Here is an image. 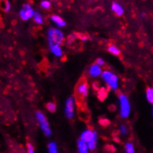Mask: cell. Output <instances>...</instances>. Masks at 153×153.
Instances as JSON below:
<instances>
[{"label": "cell", "instance_id": "cell-17", "mask_svg": "<svg viewBox=\"0 0 153 153\" xmlns=\"http://www.w3.org/2000/svg\"><path fill=\"white\" fill-rule=\"evenodd\" d=\"M108 51H109V52L111 53V54H114V55H119L120 54V50L117 48V47H115L114 46H110L109 48H108Z\"/></svg>", "mask_w": 153, "mask_h": 153}, {"label": "cell", "instance_id": "cell-18", "mask_svg": "<svg viewBox=\"0 0 153 153\" xmlns=\"http://www.w3.org/2000/svg\"><path fill=\"white\" fill-rule=\"evenodd\" d=\"M34 21L36 22L38 24H42L43 23V20H42V17L41 16V14L38 12H35L34 16Z\"/></svg>", "mask_w": 153, "mask_h": 153}, {"label": "cell", "instance_id": "cell-12", "mask_svg": "<svg viewBox=\"0 0 153 153\" xmlns=\"http://www.w3.org/2000/svg\"><path fill=\"white\" fill-rule=\"evenodd\" d=\"M112 10L118 16H121V15L124 13V9H123L122 7L119 5L117 2H114V3L112 5Z\"/></svg>", "mask_w": 153, "mask_h": 153}, {"label": "cell", "instance_id": "cell-4", "mask_svg": "<svg viewBox=\"0 0 153 153\" xmlns=\"http://www.w3.org/2000/svg\"><path fill=\"white\" fill-rule=\"evenodd\" d=\"M120 99V106H121V115L122 117H127L130 114V104L129 101L125 95L121 94L119 96Z\"/></svg>", "mask_w": 153, "mask_h": 153}, {"label": "cell", "instance_id": "cell-6", "mask_svg": "<svg viewBox=\"0 0 153 153\" xmlns=\"http://www.w3.org/2000/svg\"><path fill=\"white\" fill-rule=\"evenodd\" d=\"M74 99L73 97H71L67 100L65 103V112L67 117L72 118L74 116Z\"/></svg>", "mask_w": 153, "mask_h": 153}, {"label": "cell", "instance_id": "cell-3", "mask_svg": "<svg viewBox=\"0 0 153 153\" xmlns=\"http://www.w3.org/2000/svg\"><path fill=\"white\" fill-rule=\"evenodd\" d=\"M36 117L43 133L46 135V136L49 137L51 135V130L48 122L46 117H45L44 114H42L41 112H37L36 113Z\"/></svg>", "mask_w": 153, "mask_h": 153}, {"label": "cell", "instance_id": "cell-26", "mask_svg": "<svg viewBox=\"0 0 153 153\" xmlns=\"http://www.w3.org/2000/svg\"><path fill=\"white\" fill-rule=\"evenodd\" d=\"M152 115H153V106H152Z\"/></svg>", "mask_w": 153, "mask_h": 153}, {"label": "cell", "instance_id": "cell-10", "mask_svg": "<svg viewBox=\"0 0 153 153\" xmlns=\"http://www.w3.org/2000/svg\"><path fill=\"white\" fill-rule=\"evenodd\" d=\"M50 19L54 23H55L58 27H61V28H62V27L65 26V25H66L65 22L61 18L60 16H57V15H53V16H51Z\"/></svg>", "mask_w": 153, "mask_h": 153}, {"label": "cell", "instance_id": "cell-9", "mask_svg": "<svg viewBox=\"0 0 153 153\" xmlns=\"http://www.w3.org/2000/svg\"><path fill=\"white\" fill-rule=\"evenodd\" d=\"M77 92L80 94L83 98H86L88 95V84L86 83H82L79 85L78 88H77Z\"/></svg>", "mask_w": 153, "mask_h": 153}, {"label": "cell", "instance_id": "cell-21", "mask_svg": "<svg viewBox=\"0 0 153 153\" xmlns=\"http://www.w3.org/2000/svg\"><path fill=\"white\" fill-rule=\"evenodd\" d=\"M40 5L41 7L44 9H49L51 8V3L48 1H42Z\"/></svg>", "mask_w": 153, "mask_h": 153}, {"label": "cell", "instance_id": "cell-14", "mask_svg": "<svg viewBox=\"0 0 153 153\" xmlns=\"http://www.w3.org/2000/svg\"><path fill=\"white\" fill-rule=\"evenodd\" d=\"M97 138H98V135H97V134H96L95 137L93 138L92 140L87 143V145H88V149H90V150L95 149V148H96V147H97Z\"/></svg>", "mask_w": 153, "mask_h": 153}, {"label": "cell", "instance_id": "cell-19", "mask_svg": "<svg viewBox=\"0 0 153 153\" xmlns=\"http://www.w3.org/2000/svg\"><path fill=\"white\" fill-rule=\"evenodd\" d=\"M46 108L48 109L49 112H54L56 111V109H57V106H56V104L54 103H48L47 105H46Z\"/></svg>", "mask_w": 153, "mask_h": 153}, {"label": "cell", "instance_id": "cell-22", "mask_svg": "<svg viewBox=\"0 0 153 153\" xmlns=\"http://www.w3.org/2000/svg\"><path fill=\"white\" fill-rule=\"evenodd\" d=\"M27 148H28V153H34V147L31 145V143H28L27 144Z\"/></svg>", "mask_w": 153, "mask_h": 153}, {"label": "cell", "instance_id": "cell-15", "mask_svg": "<svg viewBox=\"0 0 153 153\" xmlns=\"http://www.w3.org/2000/svg\"><path fill=\"white\" fill-rule=\"evenodd\" d=\"M146 96L149 103H152L153 105V88H148L146 92Z\"/></svg>", "mask_w": 153, "mask_h": 153}, {"label": "cell", "instance_id": "cell-16", "mask_svg": "<svg viewBox=\"0 0 153 153\" xmlns=\"http://www.w3.org/2000/svg\"><path fill=\"white\" fill-rule=\"evenodd\" d=\"M48 153H58V149L56 143L54 142H51L48 146Z\"/></svg>", "mask_w": 153, "mask_h": 153}, {"label": "cell", "instance_id": "cell-20", "mask_svg": "<svg viewBox=\"0 0 153 153\" xmlns=\"http://www.w3.org/2000/svg\"><path fill=\"white\" fill-rule=\"evenodd\" d=\"M126 153H135L134 147L131 143H128L126 144Z\"/></svg>", "mask_w": 153, "mask_h": 153}, {"label": "cell", "instance_id": "cell-23", "mask_svg": "<svg viewBox=\"0 0 153 153\" xmlns=\"http://www.w3.org/2000/svg\"><path fill=\"white\" fill-rule=\"evenodd\" d=\"M11 9V3L9 2H5V8H4V11H5V12H8Z\"/></svg>", "mask_w": 153, "mask_h": 153}, {"label": "cell", "instance_id": "cell-1", "mask_svg": "<svg viewBox=\"0 0 153 153\" xmlns=\"http://www.w3.org/2000/svg\"><path fill=\"white\" fill-rule=\"evenodd\" d=\"M63 33L60 30L50 28L48 31V39L50 48L54 46H60L63 41Z\"/></svg>", "mask_w": 153, "mask_h": 153}, {"label": "cell", "instance_id": "cell-24", "mask_svg": "<svg viewBox=\"0 0 153 153\" xmlns=\"http://www.w3.org/2000/svg\"><path fill=\"white\" fill-rule=\"evenodd\" d=\"M120 131H121V133L122 134V135H126V134L127 133V129H126V127L125 126H121V128H120Z\"/></svg>", "mask_w": 153, "mask_h": 153}, {"label": "cell", "instance_id": "cell-11", "mask_svg": "<svg viewBox=\"0 0 153 153\" xmlns=\"http://www.w3.org/2000/svg\"><path fill=\"white\" fill-rule=\"evenodd\" d=\"M77 146H78L79 153H88V145H87V143L83 142V140H78Z\"/></svg>", "mask_w": 153, "mask_h": 153}, {"label": "cell", "instance_id": "cell-2", "mask_svg": "<svg viewBox=\"0 0 153 153\" xmlns=\"http://www.w3.org/2000/svg\"><path fill=\"white\" fill-rule=\"evenodd\" d=\"M102 78L107 83L110 88L112 90H116L118 87V78L117 75L109 71H105L102 73Z\"/></svg>", "mask_w": 153, "mask_h": 153}, {"label": "cell", "instance_id": "cell-25", "mask_svg": "<svg viewBox=\"0 0 153 153\" xmlns=\"http://www.w3.org/2000/svg\"><path fill=\"white\" fill-rule=\"evenodd\" d=\"M96 63L98 64V65H100V66H101V65H104V60H103V59H101V58H98V60H97L96 61Z\"/></svg>", "mask_w": 153, "mask_h": 153}, {"label": "cell", "instance_id": "cell-7", "mask_svg": "<svg viewBox=\"0 0 153 153\" xmlns=\"http://www.w3.org/2000/svg\"><path fill=\"white\" fill-rule=\"evenodd\" d=\"M97 134L96 132H93L91 130H86L82 133L81 136H80V140H83L86 143H88V142L91 141L93 139V138L95 137V135Z\"/></svg>", "mask_w": 153, "mask_h": 153}, {"label": "cell", "instance_id": "cell-5", "mask_svg": "<svg viewBox=\"0 0 153 153\" xmlns=\"http://www.w3.org/2000/svg\"><path fill=\"white\" fill-rule=\"evenodd\" d=\"M35 12L34 11L33 8H31V6L28 4L24 5V6L22 8L21 11H20V17L22 20H26L31 19L32 16H34Z\"/></svg>", "mask_w": 153, "mask_h": 153}, {"label": "cell", "instance_id": "cell-8", "mask_svg": "<svg viewBox=\"0 0 153 153\" xmlns=\"http://www.w3.org/2000/svg\"><path fill=\"white\" fill-rule=\"evenodd\" d=\"M89 74L93 77H97V76L102 74V69H101L100 65H98V64L95 63L91 65V68H90Z\"/></svg>", "mask_w": 153, "mask_h": 153}, {"label": "cell", "instance_id": "cell-13", "mask_svg": "<svg viewBox=\"0 0 153 153\" xmlns=\"http://www.w3.org/2000/svg\"><path fill=\"white\" fill-rule=\"evenodd\" d=\"M51 52L56 56V57H61L62 56V49L60 46H54L50 48Z\"/></svg>", "mask_w": 153, "mask_h": 153}]
</instances>
